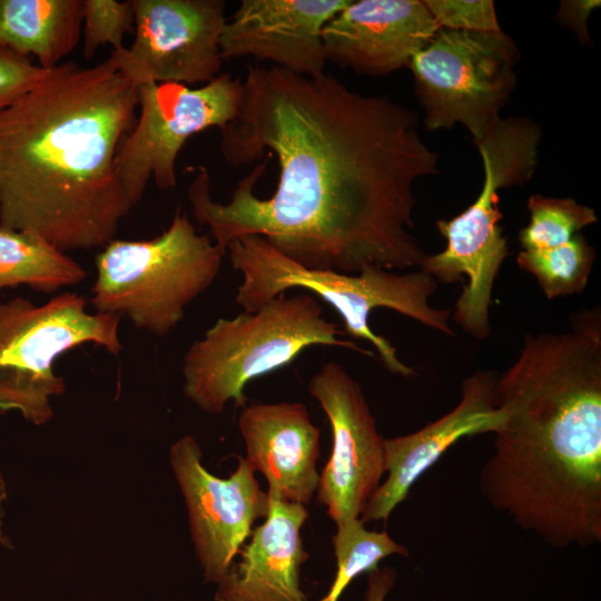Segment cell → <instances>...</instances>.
Wrapping results in <instances>:
<instances>
[{"mask_svg":"<svg viewBox=\"0 0 601 601\" xmlns=\"http://www.w3.org/2000/svg\"><path fill=\"white\" fill-rule=\"evenodd\" d=\"M395 573L391 568L370 572L366 601H383L393 585Z\"/></svg>","mask_w":601,"mask_h":601,"instance_id":"cell-28","label":"cell"},{"mask_svg":"<svg viewBox=\"0 0 601 601\" xmlns=\"http://www.w3.org/2000/svg\"><path fill=\"white\" fill-rule=\"evenodd\" d=\"M219 149L234 167L262 160L227 203L214 199L204 166L188 186L194 218L225 256L230 243L255 235L312 269L420 267L414 185L439 174V156L405 106L326 71L249 65Z\"/></svg>","mask_w":601,"mask_h":601,"instance_id":"cell-1","label":"cell"},{"mask_svg":"<svg viewBox=\"0 0 601 601\" xmlns=\"http://www.w3.org/2000/svg\"><path fill=\"white\" fill-rule=\"evenodd\" d=\"M225 254L177 208L171 223L148 240L114 239L95 259L96 313L126 316L138 329L168 335L187 306L211 286Z\"/></svg>","mask_w":601,"mask_h":601,"instance_id":"cell-7","label":"cell"},{"mask_svg":"<svg viewBox=\"0 0 601 601\" xmlns=\"http://www.w3.org/2000/svg\"><path fill=\"white\" fill-rule=\"evenodd\" d=\"M201 457L199 444L189 434L169 451L196 555L205 579L217 583L250 536L253 524L267 516L269 497L245 457L238 456L235 471L226 479L211 474Z\"/></svg>","mask_w":601,"mask_h":601,"instance_id":"cell-13","label":"cell"},{"mask_svg":"<svg viewBox=\"0 0 601 601\" xmlns=\"http://www.w3.org/2000/svg\"><path fill=\"white\" fill-rule=\"evenodd\" d=\"M526 334L495 381L503 423L480 472L486 500L550 546L601 542V311Z\"/></svg>","mask_w":601,"mask_h":601,"instance_id":"cell-2","label":"cell"},{"mask_svg":"<svg viewBox=\"0 0 601 601\" xmlns=\"http://www.w3.org/2000/svg\"><path fill=\"white\" fill-rule=\"evenodd\" d=\"M226 256L243 277L235 299L244 312L257 311L289 289L307 290L338 313L346 335L370 342L392 374L411 377L416 372L398 358L385 337L372 331L368 318L373 311L392 309L425 327L455 336L449 323L452 309L430 305L439 283L422 269L397 272L366 266L359 273L347 274L306 268L255 235L230 243Z\"/></svg>","mask_w":601,"mask_h":601,"instance_id":"cell-4","label":"cell"},{"mask_svg":"<svg viewBox=\"0 0 601 601\" xmlns=\"http://www.w3.org/2000/svg\"><path fill=\"white\" fill-rule=\"evenodd\" d=\"M47 70L0 47V111L31 90Z\"/></svg>","mask_w":601,"mask_h":601,"instance_id":"cell-26","label":"cell"},{"mask_svg":"<svg viewBox=\"0 0 601 601\" xmlns=\"http://www.w3.org/2000/svg\"><path fill=\"white\" fill-rule=\"evenodd\" d=\"M540 126L523 117L501 118L474 142L483 165L482 188L461 214L436 220L445 248L425 255L418 269L437 283H467L454 306V321L469 335H490V307L495 278L509 256V242L500 220V189L526 184L539 161Z\"/></svg>","mask_w":601,"mask_h":601,"instance_id":"cell-5","label":"cell"},{"mask_svg":"<svg viewBox=\"0 0 601 601\" xmlns=\"http://www.w3.org/2000/svg\"><path fill=\"white\" fill-rule=\"evenodd\" d=\"M530 221L519 231L521 250L545 249L563 245L597 223L591 207L573 198L533 194L528 199Z\"/></svg>","mask_w":601,"mask_h":601,"instance_id":"cell-23","label":"cell"},{"mask_svg":"<svg viewBox=\"0 0 601 601\" xmlns=\"http://www.w3.org/2000/svg\"><path fill=\"white\" fill-rule=\"evenodd\" d=\"M600 6L599 0H563L560 2L556 19L570 28L581 43L588 45L591 42L588 19Z\"/></svg>","mask_w":601,"mask_h":601,"instance_id":"cell-27","label":"cell"},{"mask_svg":"<svg viewBox=\"0 0 601 601\" xmlns=\"http://www.w3.org/2000/svg\"><path fill=\"white\" fill-rule=\"evenodd\" d=\"M342 335L309 293L279 295L257 311L219 317L184 354V394L201 411L220 414L230 401L235 407L247 405L249 382L288 365L307 347H342L375 356Z\"/></svg>","mask_w":601,"mask_h":601,"instance_id":"cell-6","label":"cell"},{"mask_svg":"<svg viewBox=\"0 0 601 601\" xmlns=\"http://www.w3.org/2000/svg\"><path fill=\"white\" fill-rule=\"evenodd\" d=\"M82 28L86 59H91L104 45L121 49L125 35L135 28L132 0H83Z\"/></svg>","mask_w":601,"mask_h":601,"instance_id":"cell-24","label":"cell"},{"mask_svg":"<svg viewBox=\"0 0 601 601\" xmlns=\"http://www.w3.org/2000/svg\"><path fill=\"white\" fill-rule=\"evenodd\" d=\"M336 524L332 538L336 574L329 591L319 601H338L343 591L359 574L372 572L390 555L408 556V549L393 540L386 531H371L359 518Z\"/></svg>","mask_w":601,"mask_h":601,"instance_id":"cell-22","label":"cell"},{"mask_svg":"<svg viewBox=\"0 0 601 601\" xmlns=\"http://www.w3.org/2000/svg\"><path fill=\"white\" fill-rule=\"evenodd\" d=\"M137 108L138 87L109 58L48 69L0 111V226L63 253L114 240L134 208L116 155Z\"/></svg>","mask_w":601,"mask_h":601,"instance_id":"cell-3","label":"cell"},{"mask_svg":"<svg viewBox=\"0 0 601 601\" xmlns=\"http://www.w3.org/2000/svg\"><path fill=\"white\" fill-rule=\"evenodd\" d=\"M595 249L580 233L568 243L545 249L520 250L516 263L531 274L548 299L581 293L588 285Z\"/></svg>","mask_w":601,"mask_h":601,"instance_id":"cell-21","label":"cell"},{"mask_svg":"<svg viewBox=\"0 0 601 601\" xmlns=\"http://www.w3.org/2000/svg\"><path fill=\"white\" fill-rule=\"evenodd\" d=\"M520 51L503 30L439 29L411 59L415 95L428 130L464 126L479 141L516 87Z\"/></svg>","mask_w":601,"mask_h":601,"instance_id":"cell-9","label":"cell"},{"mask_svg":"<svg viewBox=\"0 0 601 601\" xmlns=\"http://www.w3.org/2000/svg\"><path fill=\"white\" fill-rule=\"evenodd\" d=\"M268 494V493H267ZM269 497L265 521L252 531L217 582L216 601H307L300 588V568L308 558L302 528L308 519L305 505Z\"/></svg>","mask_w":601,"mask_h":601,"instance_id":"cell-18","label":"cell"},{"mask_svg":"<svg viewBox=\"0 0 601 601\" xmlns=\"http://www.w3.org/2000/svg\"><path fill=\"white\" fill-rule=\"evenodd\" d=\"M245 460L267 481V493L307 505L316 494L321 430L299 402L253 403L239 413Z\"/></svg>","mask_w":601,"mask_h":601,"instance_id":"cell-17","label":"cell"},{"mask_svg":"<svg viewBox=\"0 0 601 601\" xmlns=\"http://www.w3.org/2000/svg\"><path fill=\"white\" fill-rule=\"evenodd\" d=\"M424 3L440 29L502 31L491 0H424Z\"/></svg>","mask_w":601,"mask_h":601,"instance_id":"cell-25","label":"cell"},{"mask_svg":"<svg viewBox=\"0 0 601 601\" xmlns=\"http://www.w3.org/2000/svg\"><path fill=\"white\" fill-rule=\"evenodd\" d=\"M307 391L332 430V452L319 473L317 502L335 523L361 518L385 473L384 437L361 385L339 364H323Z\"/></svg>","mask_w":601,"mask_h":601,"instance_id":"cell-12","label":"cell"},{"mask_svg":"<svg viewBox=\"0 0 601 601\" xmlns=\"http://www.w3.org/2000/svg\"><path fill=\"white\" fill-rule=\"evenodd\" d=\"M8 497L7 483L0 470V546L11 549L12 543L4 529L6 502Z\"/></svg>","mask_w":601,"mask_h":601,"instance_id":"cell-29","label":"cell"},{"mask_svg":"<svg viewBox=\"0 0 601 601\" xmlns=\"http://www.w3.org/2000/svg\"><path fill=\"white\" fill-rule=\"evenodd\" d=\"M351 0H243L219 41L223 60L253 57L297 75L325 72V24Z\"/></svg>","mask_w":601,"mask_h":601,"instance_id":"cell-15","label":"cell"},{"mask_svg":"<svg viewBox=\"0 0 601 601\" xmlns=\"http://www.w3.org/2000/svg\"><path fill=\"white\" fill-rule=\"evenodd\" d=\"M243 79L220 73L199 88L178 82L138 87L139 118L116 155L118 179L134 207L152 179L162 190L177 184L176 161L185 142L208 128L219 130L237 115Z\"/></svg>","mask_w":601,"mask_h":601,"instance_id":"cell-10","label":"cell"},{"mask_svg":"<svg viewBox=\"0 0 601 601\" xmlns=\"http://www.w3.org/2000/svg\"><path fill=\"white\" fill-rule=\"evenodd\" d=\"M83 0H0V47L51 69L77 47Z\"/></svg>","mask_w":601,"mask_h":601,"instance_id":"cell-19","label":"cell"},{"mask_svg":"<svg viewBox=\"0 0 601 601\" xmlns=\"http://www.w3.org/2000/svg\"><path fill=\"white\" fill-rule=\"evenodd\" d=\"M86 277L87 270L78 262L39 235L0 226V290L26 285L53 294Z\"/></svg>","mask_w":601,"mask_h":601,"instance_id":"cell-20","label":"cell"},{"mask_svg":"<svg viewBox=\"0 0 601 601\" xmlns=\"http://www.w3.org/2000/svg\"><path fill=\"white\" fill-rule=\"evenodd\" d=\"M439 29L424 0H351L323 29L325 58L359 75L388 76Z\"/></svg>","mask_w":601,"mask_h":601,"instance_id":"cell-16","label":"cell"},{"mask_svg":"<svg viewBox=\"0 0 601 601\" xmlns=\"http://www.w3.org/2000/svg\"><path fill=\"white\" fill-rule=\"evenodd\" d=\"M120 317L90 313L85 297L63 292L42 305L24 297L0 304V414L19 413L40 426L53 417L52 398L66 391L55 362L90 343L118 355Z\"/></svg>","mask_w":601,"mask_h":601,"instance_id":"cell-8","label":"cell"},{"mask_svg":"<svg viewBox=\"0 0 601 601\" xmlns=\"http://www.w3.org/2000/svg\"><path fill=\"white\" fill-rule=\"evenodd\" d=\"M135 38L109 59L137 87L207 83L220 75L223 0H132Z\"/></svg>","mask_w":601,"mask_h":601,"instance_id":"cell-11","label":"cell"},{"mask_svg":"<svg viewBox=\"0 0 601 601\" xmlns=\"http://www.w3.org/2000/svg\"><path fill=\"white\" fill-rule=\"evenodd\" d=\"M496 374L479 370L462 381L455 407L418 431L384 439L386 480L361 515L363 523L386 522L413 484L455 443L464 437L495 433L503 413L495 403Z\"/></svg>","mask_w":601,"mask_h":601,"instance_id":"cell-14","label":"cell"}]
</instances>
